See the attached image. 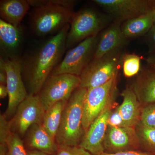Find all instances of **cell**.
<instances>
[{
  "label": "cell",
  "instance_id": "obj_1",
  "mask_svg": "<svg viewBox=\"0 0 155 155\" xmlns=\"http://www.w3.org/2000/svg\"><path fill=\"white\" fill-rule=\"evenodd\" d=\"M69 23L32 54L22 60V75L28 94L37 95L67 48Z\"/></svg>",
  "mask_w": 155,
  "mask_h": 155
},
{
  "label": "cell",
  "instance_id": "obj_2",
  "mask_svg": "<svg viewBox=\"0 0 155 155\" xmlns=\"http://www.w3.org/2000/svg\"><path fill=\"white\" fill-rule=\"evenodd\" d=\"M34 7L30 17L31 30L44 36L60 31L70 23L76 1L72 0H28Z\"/></svg>",
  "mask_w": 155,
  "mask_h": 155
},
{
  "label": "cell",
  "instance_id": "obj_3",
  "mask_svg": "<svg viewBox=\"0 0 155 155\" xmlns=\"http://www.w3.org/2000/svg\"><path fill=\"white\" fill-rule=\"evenodd\" d=\"M87 89L79 87L68 100L55 137L59 146H78L85 130L82 125L83 104Z\"/></svg>",
  "mask_w": 155,
  "mask_h": 155
},
{
  "label": "cell",
  "instance_id": "obj_4",
  "mask_svg": "<svg viewBox=\"0 0 155 155\" xmlns=\"http://www.w3.org/2000/svg\"><path fill=\"white\" fill-rule=\"evenodd\" d=\"M122 56L120 49L92 60L80 76V87L88 89L107 83L119 73Z\"/></svg>",
  "mask_w": 155,
  "mask_h": 155
},
{
  "label": "cell",
  "instance_id": "obj_5",
  "mask_svg": "<svg viewBox=\"0 0 155 155\" xmlns=\"http://www.w3.org/2000/svg\"><path fill=\"white\" fill-rule=\"evenodd\" d=\"M118 74L103 85L87 89L84 102L82 118V125L85 132L103 111L115 103Z\"/></svg>",
  "mask_w": 155,
  "mask_h": 155
},
{
  "label": "cell",
  "instance_id": "obj_6",
  "mask_svg": "<svg viewBox=\"0 0 155 155\" xmlns=\"http://www.w3.org/2000/svg\"><path fill=\"white\" fill-rule=\"evenodd\" d=\"M67 48L84 40L98 35L105 28L107 19L95 9L85 8L75 12L70 22Z\"/></svg>",
  "mask_w": 155,
  "mask_h": 155
},
{
  "label": "cell",
  "instance_id": "obj_7",
  "mask_svg": "<svg viewBox=\"0 0 155 155\" xmlns=\"http://www.w3.org/2000/svg\"><path fill=\"white\" fill-rule=\"evenodd\" d=\"M80 76L68 74L50 75L38 93L42 105L46 111L60 101L69 100L80 87Z\"/></svg>",
  "mask_w": 155,
  "mask_h": 155
},
{
  "label": "cell",
  "instance_id": "obj_8",
  "mask_svg": "<svg viewBox=\"0 0 155 155\" xmlns=\"http://www.w3.org/2000/svg\"><path fill=\"white\" fill-rule=\"evenodd\" d=\"M98 35L84 40L68 51L51 75L68 74L80 76L93 59Z\"/></svg>",
  "mask_w": 155,
  "mask_h": 155
},
{
  "label": "cell",
  "instance_id": "obj_9",
  "mask_svg": "<svg viewBox=\"0 0 155 155\" xmlns=\"http://www.w3.org/2000/svg\"><path fill=\"white\" fill-rule=\"evenodd\" d=\"M7 73V86L8 90V103L4 114L8 119L13 117L19 104L28 94L22 75V60L16 56L0 58Z\"/></svg>",
  "mask_w": 155,
  "mask_h": 155
},
{
  "label": "cell",
  "instance_id": "obj_10",
  "mask_svg": "<svg viewBox=\"0 0 155 155\" xmlns=\"http://www.w3.org/2000/svg\"><path fill=\"white\" fill-rule=\"evenodd\" d=\"M45 113L38 95L28 94L9 121L11 131L20 137L25 135L31 126L42 124Z\"/></svg>",
  "mask_w": 155,
  "mask_h": 155
},
{
  "label": "cell",
  "instance_id": "obj_11",
  "mask_svg": "<svg viewBox=\"0 0 155 155\" xmlns=\"http://www.w3.org/2000/svg\"><path fill=\"white\" fill-rule=\"evenodd\" d=\"M115 20L126 21L147 13L155 1L150 0H94Z\"/></svg>",
  "mask_w": 155,
  "mask_h": 155
},
{
  "label": "cell",
  "instance_id": "obj_12",
  "mask_svg": "<svg viewBox=\"0 0 155 155\" xmlns=\"http://www.w3.org/2000/svg\"><path fill=\"white\" fill-rule=\"evenodd\" d=\"M140 143L135 127H108L104 146L105 153H114L138 150Z\"/></svg>",
  "mask_w": 155,
  "mask_h": 155
},
{
  "label": "cell",
  "instance_id": "obj_13",
  "mask_svg": "<svg viewBox=\"0 0 155 155\" xmlns=\"http://www.w3.org/2000/svg\"><path fill=\"white\" fill-rule=\"evenodd\" d=\"M114 105V103L108 107L91 123L79 144L92 155H101L105 152L104 139L108 128V119Z\"/></svg>",
  "mask_w": 155,
  "mask_h": 155
},
{
  "label": "cell",
  "instance_id": "obj_14",
  "mask_svg": "<svg viewBox=\"0 0 155 155\" xmlns=\"http://www.w3.org/2000/svg\"><path fill=\"white\" fill-rule=\"evenodd\" d=\"M122 22L115 20L103 31L100 37L93 59H97L116 50L120 49L126 39L122 33Z\"/></svg>",
  "mask_w": 155,
  "mask_h": 155
},
{
  "label": "cell",
  "instance_id": "obj_15",
  "mask_svg": "<svg viewBox=\"0 0 155 155\" xmlns=\"http://www.w3.org/2000/svg\"><path fill=\"white\" fill-rule=\"evenodd\" d=\"M25 141L32 150H38L51 155L57 153L59 146L45 130L42 124H34L26 132Z\"/></svg>",
  "mask_w": 155,
  "mask_h": 155
},
{
  "label": "cell",
  "instance_id": "obj_16",
  "mask_svg": "<svg viewBox=\"0 0 155 155\" xmlns=\"http://www.w3.org/2000/svg\"><path fill=\"white\" fill-rule=\"evenodd\" d=\"M131 87L140 104L146 106L155 103V69H142Z\"/></svg>",
  "mask_w": 155,
  "mask_h": 155
},
{
  "label": "cell",
  "instance_id": "obj_17",
  "mask_svg": "<svg viewBox=\"0 0 155 155\" xmlns=\"http://www.w3.org/2000/svg\"><path fill=\"white\" fill-rule=\"evenodd\" d=\"M121 95L123 101L119 108L124 126L135 127L140 122V104L131 87H127Z\"/></svg>",
  "mask_w": 155,
  "mask_h": 155
},
{
  "label": "cell",
  "instance_id": "obj_18",
  "mask_svg": "<svg viewBox=\"0 0 155 155\" xmlns=\"http://www.w3.org/2000/svg\"><path fill=\"white\" fill-rule=\"evenodd\" d=\"M30 7L28 0H2L0 2L1 19L15 27H20Z\"/></svg>",
  "mask_w": 155,
  "mask_h": 155
},
{
  "label": "cell",
  "instance_id": "obj_19",
  "mask_svg": "<svg viewBox=\"0 0 155 155\" xmlns=\"http://www.w3.org/2000/svg\"><path fill=\"white\" fill-rule=\"evenodd\" d=\"M153 25L151 10L139 17L125 21L121 29L124 37L127 39L146 35Z\"/></svg>",
  "mask_w": 155,
  "mask_h": 155
},
{
  "label": "cell",
  "instance_id": "obj_20",
  "mask_svg": "<svg viewBox=\"0 0 155 155\" xmlns=\"http://www.w3.org/2000/svg\"><path fill=\"white\" fill-rule=\"evenodd\" d=\"M20 27H15L0 19V44L3 51L11 54L18 49L22 41Z\"/></svg>",
  "mask_w": 155,
  "mask_h": 155
},
{
  "label": "cell",
  "instance_id": "obj_21",
  "mask_svg": "<svg viewBox=\"0 0 155 155\" xmlns=\"http://www.w3.org/2000/svg\"><path fill=\"white\" fill-rule=\"evenodd\" d=\"M68 100L60 101L45 111L42 125L49 135L55 140L56 134L61 124L63 111Z\"/></svg>",
  "mask_w": 155,
  "mask_h": 155
},
{
  "label": "cell",
  "instance_id": "obj_22",
  "mask_svg": "<svg viewBox=\"0 0 155 155\" xmlns=\"http://www.w3.org/2000/svg\"><path fill=\"white\" fill-rule=\"evenodd\" d=\"M6 144H0L1 155H27L21 137L17 134L11 131Z\"/></svg>",
  "mask_w": 155,
  "mask_h": 155
},
{
  "label": "cell",
  "instance_id": "obj_23",
  "mask_svg": "<svg viewBox=\"0 0 155 155\" xmlns=\"http://www.w3.org/2000/svg\"><path fill=\"white\" fill-rule=\"evenodd\" d=\"M141 58L134 54L123 55L122 58L123 72L125 77L130 78L137 75L140 69Z\"/></svg>",
  "mask_w": 155,
  "mask_h": 155
},
{
  "label": "cell",
  "instance_id": "obj_24",
  "mask_svg": "<svg viewBox=\"0 0 155 155\" xmlns=\"http://www.w3.org/2000/svg\"><path fill=\"white\" fill-rule=\"evenodd\" d=\"M136 127L140 140H142L150 152L155 153V128L147 127L140 122Z\"/></svg>",
  "mask_w": 155,
  "mask_h": 155
},
{
  "label": "cell",
  "instance_id": "obj_25",
  "mask_svg": "<svg viewBox=\"0 0 155 155\" xmlns=\"http://www.w3.org/2000/svg\"><path fill=\"white\" fill-rule=\"evenodd\" d=\"M140 123L147 127L155 128V103L147 105L142 109Z\"/></svg>",
  "mask_w": 155,
  "mask_h": 155
},
{
  "label": "cell",
  "instance_id": "obj_26",
  "mask_svg": "<svg viewBox=\"0 0 155 155\" xmlns=\"http://www.w3.org/2000/svg\"><path fill=\"white\" fill-rule=\"evenodd\" d=\"M56 155H92L83 148L78 146H59Z\"/></svg>",
  "mask_w": 155,
  "mask_h": 155
},
{
  "label": "cell",
  "instance_id": "obj_27",
  "mask_svg": "<svg viewBox=\"0 0 155 155\" xmlns=\"http://www.w3.org/2000/svg\"><path fill=\"white\" fill-rule=\"evenodd\" d=\"M9 121L4 114L0 116V143L6 144V139L11 132Z\"/></svg>",
  "mask_w": 155,
  "mask_h": 155
},
{
  "label": "cell",
  "instance_id": "obj_28",
  "mask_svg": "<svg viewBox=\"0 0 155 155\" xmlns=\"http://www.w3.org/2000/svg\"><path fill=\"white\" fill-rule=\"evenodd\" d=\"M108 127H125L123 119L119 112V106L112 111L108 120Z\"/></svg>",
  "mask_w": 155,
  "mask_h": 155
},
{
  "label": "cell",
  "instance_id": "obj_29",
  "mask_svg": "<svg viewBox=\"0 0 155 155\" xmlns=\"http://www.w3.org/2000/svg\"><path fill=\"white\" fill-rule=\"evenodd\" d=\"M146 41L149 48V54L155 53V25H153L147 34Z\"/></svg>",
  "mask_w": 155,
  "mask_h": 155
},
{
  "label": "cell",
  "instance_id": "obj_30",
  "mask_svg": "<svg viewBox=\"0 0 155 155\" xmlns=\"http://www.w3.org/2000/svg\"><path fill=\"white\" fill-rule=\"evenodd\" d=\"M101 155H155V153L150 151H142L139 150H137L127 151L114 153H109L104 152Z\"/></svg>",
  "mask_w": 155,
  "mask_h": 155
},
{
  "label": "cell",
  "instance_id": "obj_31",
  "mask_svg": "<svg viewBox=\"0 0 155 155\" xmlns=\"http://www.w3.org/2000/svg\"><path fill=\"white\" fill-rule=\"evenodd\" d=\"M7 73L2 64H0V84L7 85Z\"/></svg>",
  "mask_w": 155,
  "mask_h": 155
},
{
  "label": "cell",
  "instance_id": "obj_32",
  "mask_svg": "<svg viewBox=\"0 0 155 155\" xmlns=\"http://www.w3.org/2000/svg\"><path fill=\"white\" fill-rule=\"evenodd\" d=\"M145 61L150 67L155 69V53L150 54L146 58Z\"/></svg>",
  "mask_w": 155,
  "mask_h": 155
},
{
  "label": "cell",
  "instance_id": "obj_33",
  "mask_svg": "<svg viewBox=\"0 0 155 155\" xmlns=\"http://www.w3.org/2000/svg\"><path fill=\"white\" fill-rule=\"evenodd\" d=\"M8 95V90L7 85L0 84V98L4 99Z\"/></svg>",
  "mask_w": 155,
  "mask_h": 155
},
{
  "label": "cell",
  "instance_id": "obj_34",
  "mask_svg": "<svg viewBox=\"0 0 155 155\" xmlns=\"http://www.w3.org/2000/svg\"><path fill=\"white\" fill-rule=\"evenodd\" d=\"M27 155H53L35 150H31L27 151Z\"/></svg>",
  "mask_w": 155,
  "mask_h": 155
},
{
  "label": "cell",
  "instance_id": "obj_35",
  "mask_svg": "<svg viewBox=\"0 0 155 155\" xmlns=\"http://www.w3.org/2000/svg\"><path fill=\"white\" fill-rule=\"evenodd\" d=\"M152 12L153 21L154 25H155V1L152 8Z\"/></svg>",
  "mask_w": 155,
  "mask_h": 155
}]
</instances>
